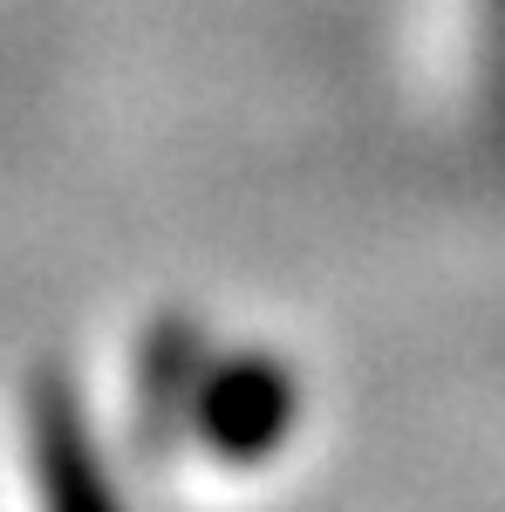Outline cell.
<instances>
[{
  "label": "cell",
  "mask_w": 505,
  "mask_h": 512,
  "mask_svg": "<svg viewBox=\"0 0 505 512\" xmlns=\"http://www.w3.org/2000/svg\"><path fill=\"white\" fill-rule=\"evenodd\" d=\"M301 410V383L273 349H226L212 355L205 383L192 403V437L219 458V465H260L273 458Z\"/></svg>",
  "instance_id": "obj_1"
},
{
  "label": "cell",
  "mask_w": 505,
  "mask_h": 512,
  "mask_svg": "<svg viewBox=\"0 0 505 512\" xmlns=\"http://www.w3.org/2000/svg\"><path fill=\"white\" fill-rule=\"evenodd\" d=\"M21 417H28V465H35L41 512H123L103 444L89 431L82 383L62 362H41L21 383Z\"/></svg>",
  "instance_id": "obj_2"
},
{
  "label": "cell",
  "mask_w": 505,
  "mask_h": 512,
  "mask_svg": "<svg viewBox=\"0 0 505 512\" xmlns=\"http://www.w3.org/2000/svg\"><path fill=\"white\" fill-rule=\"evenodd\" d=\"M212 355L219 349H212L205 321L185 315V308L151 315V328L137 335V355H130V444H137L144 465H164L192 437V403Z\"/></svg>",
  "instance_id": "obj_3"
}]
</instances>
